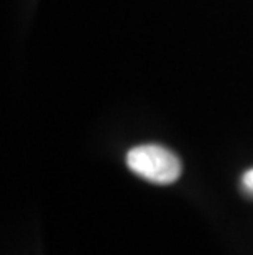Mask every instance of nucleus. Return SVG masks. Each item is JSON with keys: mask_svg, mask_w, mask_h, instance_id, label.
Returning <instances> with one entry per match:
<instances>
[{"mask_svg": "<svg viewBox=\"0 0 253 255\" xmlns=\"http://www.w3.org/2000/svg\"><path fill=\"white\" fill-rule=\"evenodd\" d=\"M127 166L137 176L155 184H171L179 180L182 173L179 156L156 143L138 145L128 150Z\"/></svg>", "mask_w": 253, "mask_h": 255, "instance_id": "f257e3e1", "label": "nucleus"}, {"mask_svg": "<svg viewBox=\"0 0 253 255\" xmlns=\"http://www.w3.org/2000/svg\"><path fill=\"white\" fill-rule=\"evenodd\" d=\"M240 189L247 198L253 199V168H249L240 176Z\"/></svg>", "mask_w": 253, "mask_h": 255, "instance_id": "f03ea898", "label": "nucleus"}]
</instances>
